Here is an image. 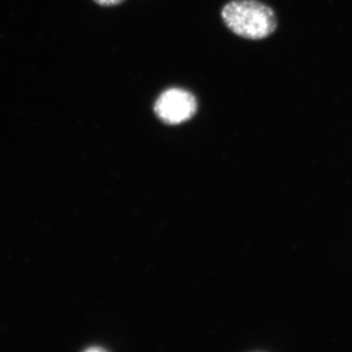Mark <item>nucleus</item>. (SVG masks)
<instances>
[{"label": "nucleus", "mask_w": 352, "mask_h": 352, "mask_svg": "<svg viewBox=\"0 0 352 352\" xmlns=\"http://www.w3.org/2000/svg\"><path fill=\"white\" fill-rule=\"evenodd\" d=\"M94 1L102 6H115L122 3L124 0H94Z\"/></svg>", "instance_id": "obj_3"}, {"label": "nucleus", "mask_w": 352, "mask_h": 352, "mask_svg": "<svg viewBox=\"0 0 352 352\" xmlns=\"http://www.w3.org/2000/svg\"><path fill=\"white\" fill-rule=\"evenodd\" d=\"M221 17L234 34L254 41L267 38L277 28L274 11L256 0H233L223 7Z\"/></svg>", "instance_id": "obj_1"}, {"label": "nucleus", "mask_w": 352, "mask_h": 352, "mask_svg": "<svg viewBox=\"0 0 352 352\" xmlns=\"http://www.w3.org/2000/svg\"><path fill=\"white\" fill-rule=\"evenodd\" d=\"M198 103L191 92L171 88L160 95L155 103L157 117L166 124H179L192 119L197 113Z\"/></svg>", "instance_id": "obj_2"}]
</instances>
